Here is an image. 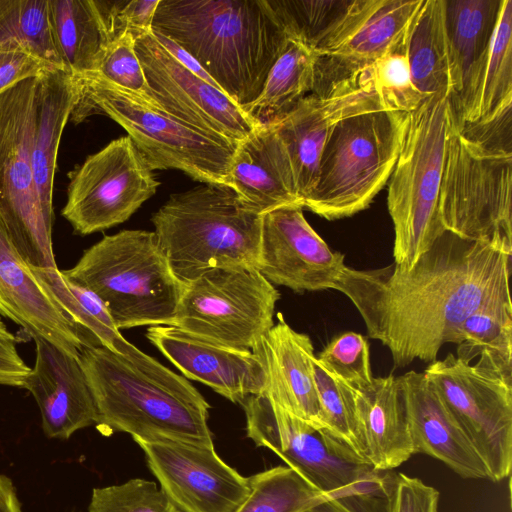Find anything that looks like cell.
Segmentation results:
<instances>
[{
    "label": "cell",
    "instance_id": "6da1fadb",
    "mask_svg": "<svg viewBox=\"0 0 512 512\" xmlns=\"http://www.w3.org/2000/svg\"><path fill=\"white\" fill-rule=\"evenodd\" d=\"M512 253L445 231L409 269L347 267L336 290L385 345L397 368L434 362L460 324L483 308L512 306Z\"/></svg>",
    "mask_w": 512,
    "mask_h": 512
},
{
    "label": "cell",
    "instance_id": "7a4b0ae2",
    "mask_svg": "<svg viewBox=\"0 0 512 512\" xmlns=\"http://www.w3.org/2000/svg\"><path fill=\"white\" fill-rule=\"evenodd\" d=\"M79 362L91 390L97 429L143 441L174 440L214 446L210 405L185 378L129 343L124 354L82 348Z\"/></svg>",
    "mask_w": 512,
    "mask_h": 512
},
{
    "label": "cell",
    "instance_id": "3957f363",
    "mask_svg": "<svg viewBox=\"0 0 512 512\" xmlns=\"http://www.w3.org/2000/svg\"><path fill=\"white\" fill-rule=\"evenodd\" d=\"M151 30L188 52L243 109L288 40L267 0H160Z\"/></svg>",
    "mask_w": 512,
    "mask_h": 512
},
{
    "label": "cell",
    "instance_id": "277c9868",
    "mask_svg": "<svg viewBox=\"0 0 512 512\" xmlns=\"http://www.w3.org/2000/svg\"><path fill=\"white\" fill-rule=\"evenodd\" d=\"M240 405L246 435L256 446L274 452L345 512H381L392 470L374 469L336 435L296 417L265 393Z\"/></svg>",
    "mask_w": 512,
    "mask_h": 512
},
{
    "label": "cell",
    "instance_id": "5b68a950",
    "mask_svg": "<svg viewBox=\"0 0 512 512\" xmlns=\"http://www.w3.org/2000/svg\"><path fill=\"white\" fill-rule=\"evenodd\" d=\"M151 222L172 272L183 284L213 267L257 265L262 215L227 186L202 183L171 194Z\"/></svg>",
    "mask_w": 512,
    "mask_h": 512
},
{
    "label": "cell",
    "instance_id": "8992f818",
    "mask_svg": "<svg viewBox=\"0 0 512 512\" xmlns=\"http://www.w3.org/2000/svg\"><path fill=\"white\" fill-rule=\"evenodd\" d=\"M72 77L78 97L70 121L78 124L94 114L106 115L126 130L151 170L175 169L200 183L230 188L238 142L200 131L95 73Z\"/></svg>",
    "mask_w": 512,
    "mask_h": 512
},
{
    "label": "cell",
    "instance_id": "52a82bcc",
    "mask_svg": "<svg viewBox=\"0 0 512 512\" xmlns=\"http://www.w3.org/2000/svg\"><path fill=\"white\" fill-rule=\"evenodd\" d=\"M61 272L97 295L119 330L174 325L184 284L172 272L154 231L105 235Z\"/></svg>",
    "mask_w": 512,
    "mask_h": 512
},
{
    "label": "cell",
    "instance_id": "ba28073f",
    "mask_svg": "<svg viewBox=\"0 0 512 512\" xmlns=\"http://www.w3.org/2000/svg\"><path fill=\"white\" fill-rule=\"evenodd\" d=\"M451 113L449 93L425 98L407 113L387 206L394 226V263L411 268L446 231L439 194Z\"/></svg>",
    "mask_w": 512,
    "mask_h": 512
},
{
    "label": "cell",
    "instance_id": "9c48e42d",
    "mask_svg": "<svg viewBox=\"0 0 512 512\" xmlns=\"http://www.w3.org/2000/svg\"><path fill=\"white\" fill-rule=\"evenodd\" d=\"M406 117L405 112L379 110L339 121L325 141L303 209L327 220L366 209L391 176Z\"/></svg>",
    "mask_w": 512,
    "mask_h": 512
},
{
    "label": "cell",
    "instance_id": "30bf717a",
    "mask_svg": "<svg viewBox=\"0 0 512 512\" xmlns=\"http://www.w3.org/2000/svg\"><path fill=\"white\" fill-rule=\"evenodd\" d=\"M475 363L453 353L423 371L483 461L489 480L512 468V361L482 350Z\"/></svg>",
    "mask_w": 512,
    "mask_h": 512
},
{
    "label": "cell",
    "instance_id": "8fae6325",
    "mask_svg": "<svg viewBox=\"0 0 512 512\" xmlns=\"http://www.w3.org/2000/svg\"><path fill=\"white\" fill-rule=\"evenodd\" d=\"M512 152L467 137L452 111L439 194L446 231L512 253Z\"/></svg>",
    "mask_w": 512,
    "mask_h": 512
},
{
    "label": "cell",
    "instance_id": "7c38bea8",
    "mask_svg": "<svg viewBox=\"0 0 512 512\" xmlns=\"http://www.w3.org/2000/svg\"><path fill=\"white\" fill-rule=\"evenodd\" d=\"M37 78L0 95V217L32 268H57L52 222L43 211L31 158Z\"/></svg>",
    "mask_w": 512,
    "mask_h": 512
},
{
    "label": "cell",
    "instance_id": "4fadbf2b",
    "mask_svg": "<svg viewBox=\"0 0 512 512\" xmlns=\"http://www.w3.org/2000/svg\"><path fill=\"white\" fill-rule=\"evenodd\" d=\"M278 290L250 265L210 268L184 284L174 325L214 343L251 351L274 325Z\"/></svg>",
    "mask_w": 512,
    "mask_h": 512
},
{
    "label": "cell",
    "instance_id": "5bb4252c",
    "mask_svg": "<svg viewBox=\"0 0 512 512\" xmlns=\"http://www.w3.org/2000/svg\"><path fill=\"white\" fill-rule=\"evenodd\" d=\"M69 178L61 215L82 236L127 221L160 185L128 135L88 156Z\"/></svg>",
    "mask_w": 512,
    "mask_h": 512
},
{
    "label": "cell",
    "instance_id": "9a60e30c",
    "mask_svg": "<svg viewBox=\"0 0 512 512\" xmlns=\"http://www.w3.org/2000/svg\"><path fill=\"white\" fill-rule=\"evenodd\" d=\"M135 51L149 97L173 117L231 142L243 140L262 125L220 89L177 62L152 30L135 39Z\"/></svg>",
    "mask_w": 512,
    "mask_h": 512
},
{
    "label": "cell",
    "instance_id": "2e32d148",
    "mask_svg": "<svg viewBox=\"0 0 512 512\" xmlns=\"http://www.w3.org/2000/svg\"><path fill=\"white\" fill-rule=\"evenodd\" d=\"M379 110L390 109L376 89L369 66L322 93L306 95L270 122L289 156L302 204L314 184L323 146L334 126L346 117Z\"/></svg>",
    "mask_w": 512,
    "mask_h": 512
},
{
    "label": "cell",
    "instance_id": "e0dca14e",
    "mask_svg": "<svg viewBox=\"0 0 512 512\" xmlns=\"http://www.w3.org/2000/svg\"><path fill=\"white\" fill-rule=\"evenodd\" d=\"M135 442L178 512H234L249 493L247 477L223 461L214 446L174 440Z\"/></svg>",
    "mask_w": 512,
    "mask_h": 512
},
{
    "label": "cell",
    "instance_id": "ac0fdd59",
    "mask_svg": "<svg viewBox=\"0 0 512 512\" xmlns=\"http://www.w3.org/2000/svg\"><path fill=\"white\" fill-rule=\"evenodd\" d=\"M312 228L300 205L262 215L256 268L273 285L295 292L336 290L348 266Z\"/></svg>",
    "mask_w": 512,
    "mask_h": 512
},
{
    "label": "cell",
    "instance_id": "d6986e66",
    "mask_svg": "<svg viewBox=\"0 0 512 512\" xmlns=\"http://www.w3.org/2000/svg\"><path fill=\"white\" fill-rule=\"evenodd\" d=\"M423 0H354L336 33L316 50L312 93L371 66L404 35Z\"/></svg>",
    "mask_w": 512,
    "mask_h": 512
},
{
    "label": "cell",
    "instance_id": "ffe728a7",
    "mask_svg": "<svg viewBox=\"0 0 512 512\" xmlns=\"http://www.w3.org/2000/svg\"><path fill=\"white\" fill-rule=\"evenodd\" d=\"M146 337L185 378L209 386L233 403L266 390L264 368L252 351L214 343L175 325L150 326Z\"/></svg>",
    "mask_w": 512,
    "mask_h": 512
},
{
    "label": "cell",
    "instance_id": "44dd1931",
    "mask_svg": "<svg viewBox=\"0 0 512 512\" xmlns=\"http://www.w3.org/2000/svg\"><path fill=\"white\" fill-rule=\"evenodd\" d=\"M503 0H444L450 104L458 125L474 121Z\"/></svg>",
    "mask_w": 512,
    "mask_h": 512
},
{
    "label": "cell",
    "instance_id": "7402d4cb",
    "mask_svg": "<svg viewBox=\"0 0 512 512\" xmlns=\"http://www.w3.org/2000/svg\"><path fill=\"white\" fill-rule=\"evenodd\" d=\"M33 340L35 362L22 388L36 401L45 436L67 440L76 431L96 425L97 410L79 357L44 339Z\"/></svg>",
    "mask_w": 512,
    "mask_h": 512
},
{
    "label": "cell",
    "instance_id": "603a6c76",
    "mask_svg": "<svg viewBox=\"0 0 512 512\" xmlns=\"http://www.w3.org/2000/svg\"><path fill=\"white\" fill-rule=\"evenodd\" d=\"M0 316L32 339H44L79 357L83 342L47 288L15 247L0 217Z\"/></svg>",
    "mask_w": 512,
    "mask_h": 512
},
{
    "label": "cell",
    "instance_id": "cb8c5ba5",
    "mask_svg": "<svg viewBox=\"0 0 512 512\" xmlns=\"http://www.w3.org/2000/svg\"><path fill=\"white\" fill-rule=\"evenodd\" d=\"M251 351L265 371L264 393L296 417L326 429L315 386V355L310 337L295 331L277 313V322Z\"/></svg>",
    "mask_w": 512,
    "mask_h": 512
},
{
    "label": "cell",
    "instance_id": "d4e9b609",
    "mask_svg": "<svg viewBox=\"0 0 512 512\" xmlns=\"http://www.w3.org/2000/svg\"><path fill=\"white\" fill-rule=\"evenodd\" d=\"M415 453L433 457L465 479H489L488 471L423 372L397 377Z\"/></svg>",
    "mask_w": 512,
    "mask_h": 512
},
{
    "label": "cell",
    "instance_id": "484cf974",
    "mask_svg": "<svg viewBox=\"0 0 512 512\" xmlns=\"http://www.w3.org/2000/svg\"><path fill=\"white\" fill-rule=\"evenodd\" d=\"M229 179L239 200L260 215L284 206H302L289 156L272 123L262 124L238 141Z\"/></svg>",
    "mask_w": 512,
    "mask_h": 512
},
{
    "label": "cell",
    "instance_id": "4316f807",
    "mask_svg": "<svg viewBox=\"0 0 512 512\" xmlns=\"http://www.w3.org/2000/svg\"><path fill=\"white\" fill-rule=\"evenodd\" d=\"M349 388L365 460L376 470L399 467L415 452L397 377H374L365 387Z\"/></svg>",
    "mask_w": 512,
    "mask_h": 512
},
{
    "label": "cell",
    "instance_id": "83f0119b",
    "mask_svg": "<svg viewBox=\"0 0 512 512\" xmlns=\"http://www.w3.org/2000/svg\"><path fill=\"white\" fill-rule=\"evenodd\" d=\"M77 97L76 83L66 71L52 69L37 79L31 158L40 202L52 223L58 147Z\"/></svg>",
    "mask_w": 512,
    "mask_h": 512
},
{
    "label": "cell",
    "instance_id": "f1b7e54d",
    "mask_svg": "<svg viewBox=\"0 0 512 512\" xmlns=\"http://www.w3.org/2000/svg\"><path fill=\"white\" fill-rule=\"evenodd\" d=\"M51 34L65 70L94 73L108 44L93 0H48Z\"/></svg>",
    "mask_w": 512,
    "mask_h": 512
},
{
    "label": "cell",
    "instance_id": "f546056e",
    "mask_svg": "<svg viewBox=\"0 0 512 512\" xmlns=\"http://www.w3.org/2000/svg\"><path fill=\"white\" fill-rule=\"evenodd\" d=\"M412 82L423 99L450 95L444 0H423L405 32Z\"/></svg>",
    "mask_w": 512,
    "mask_h": 512
},
{
    "label": "cell",
    "instance_id": "4dcf8cb0",
    "mask_svg": "<svg viewBox=\"0 0 512 512\" xmlns=\"http://www.w3.org/2000/svg\"><path fill=\"white\" fill-rule=\"evenodd\" d=\"M70 322L77 329L83 348L104 346L124 354L128 342L116 327L108 309L91 290L66 278L57 268H32Z\"/></svg>",
    "mask_w": 512,
    "mask_h": 512
},
{
    "label": "cell",
    "instance_id": "1f68e13d",
    "mask_svg": "<svg viewBox=\"0 0 512 512\" xmlns=\"http://www.w3.org/2000/svg\"><path fill=\"white\" fill-rule=\"evenodd\" d=\"M316 55L305 44L289 39L272 65L259 97L244 110L262 124L289 112L313 91Z\"/></svg>",
    "mask_w": 512,
    "mask_h": 512
},
{
    "label": "cell",
    "instance_id": "d6a6232c",
    "mask_svg": "<svg viewBox=\"0 0 512 512\" xmlns=\"http://www.w3.org/2000/svg\"><path fill=\"white\" fill-rule=\"evenodd\" d=\"M0 50H22L66 71L51 34L48 0H0Z\"/></svg>",
    "mask_w": 512,
    "mask_h": 512
},
{
    "label": "cell",
    "instance_id": "836d02e7",
    "mask_svg": "<svg viewBox=\"0 0 512 512\" xmlns=\"http://www.w3.org/2000/svg\"><path fill=\"white\" fill-rule=\"evenodd\" d=\"M249 493L234 512H304L326 496L301 474L279 465L247 477Z\"/></svg>",
    "mask_w": 512,
    "mask_h": 512
},
{
    "label": "cell",
    "instance_id": "e575fe53",
    "mask_svg": "<svg viewBox=\"0 0 512 512\" xmlns=\"http://www.w3.org/2000/svg\"><path fill=\"white\" fill-rule=\"evenodd\" d=\"M287 38L314 52L336 33L353 0H267Z\"/></svg>",
    "mask_w": 512,
    "mask_h": 512
},
{
    "label": "cell",
    "instance_id": "d590c367",
    "mask_svg": "<svg viewBox=\"0 0 512 512\" xmlns=\"http://www.w3.org/2000/svg\"><path fill=\"white\" fill-rule=\"evenodd\" d=\"M510 106H512V0H503L476 116L472 123L489 122Z\"/></svg>",
    "mask_w": 512,
    "mask_h": 512
},
{
    "label": "cell",
    "instance_id": "8d00e7d4",
    "mask_svg": "<svg viewBox=\"0 0 512 512\" xmlns=\"http://www.w3.org/2000/svg\"><path fill=\"white\" fill-rule=\"evenodd\" d=\"M452 343L459 345L456 355L471 360L488 350L512 361V306L473 312L460 324Z\"/></svg>",
    "mask_w": 512,
    "mask_h": 512
},
{
    "label": "cell",
    "instance_id": "74e56055",
    "mask_svg": "<svg viewBox=\"0 0 512 512\" xmlns=\"http://www.w3.org/2000/svg\"><path fill=\"white\" fill-rule=\"evenodd\" d=\"M370 67L376 89L390 110L409 113L424 100L412 82L405 48V33Z\"/></svg>",
    "mask_w": 512,
    "mask_h": 512
},
{
    "label": "cell",
    "instance_id": "f35d334b",
    "mask_svg": "<svg viewBox=\"0 0 512 512\" xmlns=\"http://www.w3.org/2000/svg\"><path fill=\"white\" fill-rule=\"evenodd\" d=\"M315 386L325 428L348 444L363 459L350 388L333 379L313 360Z\"/></svg>",
    "mask_w": 512,
    "mask_h": 512
},
{
    "label": "cell",
    "instance_id": "ab89813d",
    "mask_svg": "<svg viewBox=\"0 0 512 512\" xmlns=\"http://www.w3.org/2000/svg\"><path fill=\"white\" fill-rule=\"evenodd\" d=\"M316 360L333 379L351 388L373 381L369 343L359 333L349 331L334 337Z\"/></svg>",
    "mask_w": 512,
    "mask_h": 512
},
{
    "label": "cell",
    "instance_id": "60d3db41",
    "mask_svg": "<svg viewBox=\"0 0 512 512\" xmlns=\"http://www.w3.org/2000/svg\"><path fill=\"white\" fill-rule=\"evenodd\" d=\"M88 512H178L160 487L133 478L122 484L92 490Z\"/></svg>",
    "mask_w": 512,
    "mask_h": 512
},
{
    "label": "cell",
    "instance_id": "b9f144b4",
    "mask_svg": "<svg viewBox=\"0 0 512 512\" xmlns=\"http://www.w3.org/2000/svg\"><path fill=\"white\" fill-rule=\"evenodd\" d=\"M94 73L154 104L149 97V88L143 68L135 51V38L130 32L121 35L106 45Z\"/></svg>",
    "mask_w": 512,
    "mask_h": 512
},
{
    "label": "cell",
    "instance_id": "7bdbcfd3",
    "mask_svg": "<svg viewBox=\"0 0 512 512\" xmlns=\"http://www.w3.org/2000/svg\"><path fill=\"white\" fill-rule=\"evenodd\" d=\"M108 43L130 32L134 38L151 31L160 0H93Z\"/></svg>",
    "mask_w": 512,
    "mask_h": 512
},
{
    "label": "cell",
    "instance_id": "ee69618b",
    "mask_svg": "<svg viewBox=\"0 0 512 512\" xmlns=\"http://www.w3.org/2000/svg\"><path fill=\"white\" fill-rule=\"evenodd\" d=\"M439 492L422 480L395 473L388 512H437Z\"/></svg>",
    "mask_w": 512,
    "mask_h": 512
},
{
    "label": "cell",
    "instance_id": "f6af8a7d",
    "mask_svg": "<svg viewBox=\"0 0 512 512\" xmlns=\"http://www.w3.org/2000/svg\"><path fill=\"white\" fill-rule=\"evenodd\" d=\"M56 69L22 50H0V95L20 82Z\"/></svg>",
    "mask_w": 512,
    "mask_h": 512
},
{
    "label": "cell",
    "instance_id": "bcb514c9",
    "mask_svg": "<svg viewBox=\"0 0 512 512\" xmlns=\"http://www.w3.org/2000/svg\"><path fill=\"white\" fill-rule=\"evenodd\" d=\"M30 369L18 351V338L0 317V385L22 388Z\"/></svg>",
    "mask_w": 512,
    "mask_h": 512
},
{
    "label": "cell",
    "instance_id": "7dc6e473",
    "mask_svg": "<svg viewBox=\"0 0 512 512\" xmlns=\"http://www.w3.org/2000/svg\"><path fill=\"white\" fill-rule=\"evenodd\" d=\"M153 32V31H152ZM156 40L161 44V46L182 66L186 69L190 70L192 73L200 77L201 79L207 81L213 86H219L215 83V81L205 72V70L199 65V63L184 49H182L179 45H177L172 40L166 38L165 36L153 32ZM221 90V89H220ZM223 92V91H222Z\"/></svg>",
    "mask_w": 512,
    "mask_h": 512
},
{
    "label": "cell",
    "instance_id": "c3c4849f",
    "mask_svg": "<svg viewBox=\"0 0 512 512\" xmlns=\"http://www.w3.org/2000/svg\"><path fill=\"white\" fill-rule=\"evenodd\" d=\"M0 512H23L12 480L0 473Z\"/></svg>",
    "mask_w": 512,
    "mask_h": 512
},
{
    "label": "cell",
    "instance_id": "681fc988",
    "mask_svg": "<svg viewBox=\"0 0 512 512\" xmlns=\"http://www.w3.org/2000/svg\"><path fill=\"white\" fill-rule=\"evenodd\" d=\"M304 512H345L339 505L331 499H324L311 506Z\"/></svg>",
    "mask_w": 512,
    "mask_h": 512
}]
</instances>
